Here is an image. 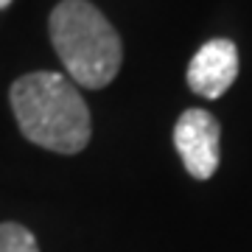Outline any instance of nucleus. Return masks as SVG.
Here are the masks:
<instances>
[{
  "label": "nucleus",
  "instance_id": "nucleus-3",
  "mask_svg": "<svg viewBox=\"0 0 252 252\" xmlns=\"http://www.w3.org/2000/svg\"><path fill=\"white\" fill-rule=\"evenodd\" d=\"M219 137L221 126L207 109H185L174 126V146L185 171L196 180H210L219 168Z\"/></svg>",
  "mask_w": 252,
  "mask_h": 252
},
{
  "label": "nucleus",
  "instance_id": "nucleus-4",
  "mask_svg": "<svg viewBox=\"0 0 252 252\" xmlns=\"http://www.w3.org/2000/svg\"><path fill=\"white\" fill-rule=\"evenodd\" d=\"M238 76V48L230 39H210L188 64V87L202 98H221Z\"/></svg>",
  "mask_w": 252,
  "mask_h": 252
},
{
  "label": "nucleus",
  "instance_id": "nucleus-5",
  "mask_svg": "<svg viewBox=\"0 0 252 252\" xmlns=\"http://www.w3.org/2000/svg\"><path fill=\"white\" fill-rule=\"evenodd\" d=\"M0 252H39L34 233L23 224H0Z\"/></svg>",
  "mask_w": 252,
  "mask_h": 252
},
{
  "label": "nucleus",
  "instance_id": "nucleus-6",
  "mask_svg": "<svg viewBox=\"0 0 252 252\" xmlns=\"http://www.w3.org/2000/svg\"><path fill=\"white\" fill-rule=\"evenodd\" d=\"M11 0H0V9H6V6H9Z\"/></svg>",
  "mask_w": 252,
  "mask_h": 252
},
{
  "label": "nucleus",
  "instance_id": "nucleus-1",
  "mask_svg": "<svg viewBox=\"0 0 252 252\" xmlns=\"http://www.w3.org/2000/svg\"><path fill=\"white\" fill-rule=\"evenodd\" d=\"M9 98L26 140L56 154H76L90 143V109L67 76L51 70L20 76Z\"/></svg>",
  "mask_w": 252,
  "mask_h": 252
},
{
  "label": "nucleus",
  "instance_id": "nucleus-2",
  "mask_svg": "<svg viewBox=\"0 0 252 252\" xmlns=\"http://www.w3.org/2000/svg\"><path fill=\"white\" fill-rule=\"evenodd\" d=\"M51 42L73 84L101 90L118 76L124 48L104 14L87 0H62L48 20Z\"/></svg>",
  "mask_w": 252,
  "mask_h": 252
}]
</instances>
